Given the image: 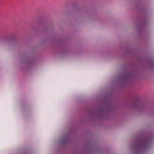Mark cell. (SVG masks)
<instances>
[{
    "label": "cell",
    "instance_id": "cell-1",
    "mask_svg": "<svg viewBox=\"0 0 154 154\" xmlns=\"http://www.w3.org/2000/svg\"><path fill=\"white\" fill-rule=\"evenodd\" d=\"M152 133L147 131H142L136 135L132 141L131 147L133 152L142 153L147 151L153 141Z\"/></svg>",
    "mask_w": 154,
    "mask_h": 154
},
{
    "label": "cell",
    "instance_id": "cell-2",
    "mask_svg": "<svg viewBox=\"0 0 154 154\" xmlns=\"http://www.w3.org/2000/svg\"><path fill=\"white\" fill-rule=\"evenodd\" d=\"M84 34L88 37L95 38H102L110 37L111 31L106 27L95 23H88L82 28Z\"/></svg>",
    "mask_w": 154,
    "mask_h": 154
}]
</instances>
